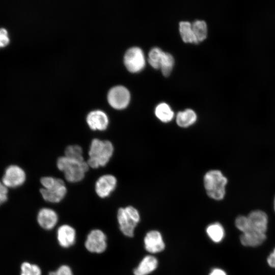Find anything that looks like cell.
<instances>
[{
	"label": "cell",
	"instance_id": "cell-1",
	"mask_svg": "<svg viewBox=\"0 0 275 275\" xmlns=\"http://www.w3.org/2000/svg\"><path fill=\"white\" fill-rule=\"evenodd\" d=\"M113 152L114 147L111 142L93 139L89 151V158L87 161L89 167L96 169L105 166L112 156Z\"/></svg>",
	"mask_w": 275,
	"mask_h": 275
},
{
	"label": "cell",
	"instance_id": "cell-2",
	"mask_svg": "<svg viewBox=\"0 0 275 275\" xmlns=\"http://www.w3.org/2000/svg\"><path fill=\"white\" fill-rule=\"evenodd\" d=\"M227 178L218 170H211L204 176L203 184L207 195L211 199L223 200L226 193Z\"/></svg>",
	"mask_w": 275,
	"mask_h": 275
},
{
	"label": "cell",
	"instance_id": "cell-3",
	"mask_svg": "<svg viewBox=\"0 0 275 275\" xmlns=\"http://www.w3.org/2000/svg\"><path fill=\"white\" fill-rule=\"evenodd\" d=\"M57 166L59 170L64 172L65 179L70 182L82 180L89 167L84 161L73 160L65 156L58 159Z\"/></svg>",
	"mask_w": 275,
	"mask_h": 275
},
{
	"label": "cell",
	"instance_id": "cell-4",
	"mask_svg": "<svg viewBox=\"0 0 275 275\" xmlns=\"http://www.w3.org/2000/svg\"><path fill=\"white\" fill-rule=\"evenodd\" d=\"M117 219L122 233L127 237H133L134 229L140 221L138 210L131 206L120 208L117 212Z\"/></svg>",
	"mask_w": 275,
	"mask_h": 275
},
{
	"label": "cell",
	"instance_id": "cell-5",
	"mask_svg": "<svg viewBox=\"0 0 275 275\" xmlns=\"http://www.w3.org/2000/svg\"><path fill=\"white\" fill-rule=\"evenodd\" d=\"M40 193L45 201L58 203L65 197L67 188L61 179L54 178L47 186L40 189Z\"/></svg>",
	"mask_w": 275,
	"mask_h": 275
},
{
	"label": "cell",
	"instance_id": "cell-6",
	"mask_svg": "<svg viewBox=\"0 0 275 275\" xmlns=\"http://www.w3.org/2000/svg\"><path fill=\"white\" fill-rule=\"evenodd\" d=\"M145 58L142 50L138 47L127 49L124 57V63L127 69L133 73L141 71L145 66Z\"/></svg>",
	"mask_w": 275,
	"mask_h": 275
},
{
	"label": "cell",
	"instance_id": "cell-7",
	"mask_svg": "<svg viewBox=\"0 0 275 275\" xmlns=\"http://www.w3.org/2000/svg\"><path fill=\"white\" fill-rule=\"evenodd\" d=\"M130 94L128 90L121 85L112 87L107 94V100L110 105L117 109L126 107L130 101Z\"/></svg>",
	"mask_w": 275,
	"mask_h": 275
},
{
	"label": "cell",
	"instance_id": "cell-8",
	"mask_svg": "<svg viewBox=\"0 0 275 275\" xmlns=\"http://www.w3.org/2000/svg\"><path fill=\"white\" fill-rule=\"evenodd\" d=\"M85 245L90 252L101 253L107 247L106 235L100 230H93L88 235Z\"/></svg>",
	"mask_w": 275,
	"mask_h": 275
},
{
	"label": "cell",
	"instance_id": "cell-9",
	"mask_svg": "<svg viewBox=\"0 0 275 275\" xmlns=\"http://www.w3.org/2000/svg\"><path fill=\"white\" fill-rule=\"evenodd\" d=\"M247 218L248 229L245 232L253 231L265 233L268 224V217L265 212L260 210H254L249 214Z\"/></svg>",
	"mask_w": 275,
	"mask_h": 275
},
{
	"label": "cell",
	"instance_id": "cell-10",
	"mask_svg": "<svg viewBox=\"0 0 275 275\" xmlns=\"http://www.w3.org/2000/svg\"><path fill=\"white\" fill-rule=\"evenodd\" d=\"M24 171L17 166H10L6 170L2 183L8 187H16L22 185L25 180Z\"/></svg>",
	"mask_w": 275,
	"mask_h": 275
},
{
	"label": "cell",
	"instance_id": "cell-11",
	"mask_svg": "<svg viewBox=\"0 0 275 275\" xmlns=\"http://www.w3.org/2000/svg\"><path fill=\"white\" fill-rule=\"evenodd\" d=\"M144 242L146 250L152 254L161 252L165 249L162 235L157 230L148 232L144 237Z\"/></svg>",
	"mask_w": 275,
	"mask_h": 275
},
{
	"label": "cell",
	"instance_id": "cell-12",
	"mask_svg": "<svg viewBox=\"0 0 275 275\" xmlns=\"http://www.w3.org/2000/svg\"><path fill=\"white\" fill-rule=\"evenodd\" d=\"M116 186L117 179L114 176L104 175L99 177L96 182V193L99 197L104 198L110 195Z\"/></svg>",
	"mask_w": 275,
	"mask_h": 275
},
{
	"label": "cell",
	"instance_id": "cell-13",
	"mask_svg": "<svg viewBox=\"0 0 275 275\" xmlns=\"http://www.w3.org/2000/svg\"><path fill=\"white\" fill-rule=\"evenodd\" d=\"M87 123L89 127L94 130H104L108 125L107 115L101 110H94L87 115Z\"/></svg>",
	"mask_w": 275,
	"mask_h": 275
},
{
	"label": "cell",
	"instance_id": "cell-14",
	"mask_svg": "<svg viewBox=\"0 0 275 275\" xmlns=\"http://www.w3.org/2000/svg\"><path fill=\"white\" fill-rule=\"evenodd\" d=\"M57 239L61 246L65 248H69L75 243V230L69 225H63L57 230Z\"/></svg>",
	"mask_w": 275,
	"mask_h": 275
},
{
	"label": "cell",
	"instance_id": "cell-15",
	"mask_svg": "<svg viewBox=\"0 0 275 275\" xmlns=\"http://www.w3.org/2000/svg\"><path fill=\"white\" fill-rule=\"evenodd\" d=\"M58 221V214L50 208H43L38 212V223L44 229L50 230L52 229L57 224Z\"/></svg>",
	"mask_w": 275,
	"mask_h": 275
},
{
	"label": "cell",
	"instance_id": "cell-16",
	"mask_svg": "<svg viewBox=\"0 0 275 275\" xmlns=\"http://www.w3.org/2000/svg\"><path fill=\"white\" fill-rule=\"evenodd\" d=\"M158 260L152 255L145 256L138 266L133 270L134 275H148L157 267Z\"/></svg>",
	"mask_w": 275,
	"mask_h": 275
},
{
	"label": "cell",
	"instance_id": "cell-17",
	"mask_svg": "<svg viewBox=\"0 0 275 275\" xmlns=\"http://www.w3.org/2000/svg\"><path fill=\"white\" fill-rule=\"evenodd\" d=\"M265 233L248 231L243 233L240 237V242L246 246H256L260 245L266 239Z\"/></svg>",
	"mask_w": 275,
	"mask_h": 275
},
{
	"label": "cell",
	"instance_id": "cell-18",
	"mask_svg": "<svg viewBox=\"0 0 275 275\" xmlns=\"http://www.w3.org/2000/svg\"><path fill=\"white\" fill-rule=\"evenodd\" d=\"M197 120L196 113L194 110L189 108L179 112L176 118L177 124L182 128H187L193 125Z\"/></svg>",
	"mask_w": 275,
	"mask_h": 275
},
{
	"label": "cell",
	"instance_id": "cell-19",
	"mask_svg": "<svg viewBox=\"0 0 275 275\" xmlns=\"http://www.w3.org/2000/svg\"><path fill=\"white\" fill-rule=\"evenodd\" d=\"M155 115L157 118L163 123H168L174 117V112L166 103L162 102L158 104L155 108Z\"/></svg>",
	"mask_w": 275,
	"mask_h": 275
},
{
	"label": "cell",
	"instance_id": "cell-20",
	"mask_svg": "<svg viewBox=\"0 0 275 275\" xmlns=\"http://www.w3.org/2000/svg\"><path fill=\"white\" fill-rule=\"evenodd\" d=\"M206 234L214 242H221L225 236V230L223 226L218 222L209 224L206 229Z\"/></svg>",
	"mask_w": 275,
	"mask_h": 275
},
{
	"label": "cell",
	"instance_id": "cell-21",
	"mask_svg": "<svg viewBox=\"0 0 275 275\" xmlns=\"http://www.w3.org/2000/svg\"><path fill=\"white\" fill-rule=\"evenodd\" d=\"M179 32L183 41L186 43H198L193 32L191 24L188 21L179 23Z\"/></svg>",
	"mask_w": 275,
	"mask_h": 275
},
{
	"label": "cell",
	"instance_id": "cell-22",
	"mask_svg": "<svg viewBox=\"0 0 275 275\" xmlns=\"http://www.w3.org/2000/svg\"><path fill=\"white\" fill-rule=\"evenodd\" d=\"M191 26L198 42L203 41L206 38L207 27L206 23L204 21L196 20L191 24Z\"/></svg>",
	"mask_w": 275,
	"mask_h": 275
},
{
	"label": "cell",
	"instance_id": "cell-23",
	"mask_svg": "<svg viewBox=\"0 0 275 275\" xmlns=\"http://www.w3.org/2000/svg\"><path fill=\"white\" fill-rule=\"evenodd\" d=\"M174 64V60L173 57L170 53L164 52L161 59L160 68L164 76H168L170 74Z\"/></svg>",
	"mask_w": 275,
	"mask_h": 275
},
{
	"label": "cell",
	"instance_id": "cell-24",
	"mask_svg": "<svg viewBox=\"0 0 275 275\" xmlns=\"http://www.w3.org/2000/svg\"><path fill=\"white\" fill-rule=\"evenodd\" d=\"M163 51L158 47H154L150 50L148 54V62L154 69L160 68V63Z\"/></svg>",
	"mask_w": 275,
	"mask_h": 275
},
{
	"label": "cell",
	"instance_id": "cell-25",
	"mask_svg": "<svg viewBox=\"0 0 275 275\" xmlns=\"http://www.w3.org/2000/svg\"><path fill=\"white\" fill-rule=\"evenodd\" d=\"M65 156L73 160L82 161L84 160L82 150L78 145H70L65 150Z\"/></svg>",
	"mask_w": 275,
	"mask_h": 275
},
{
	"label": "cell",
	"instance_id": "cell-26",
	"mask_svg": "<svg viewBox=\"0 0 275 275\" xmlns=\"http://www.w3.org/2000/svg\"><path fill=\"white\" fill-rule=\"evenodd\" d=\"M21 275H41L40 267L36 264L24 262L21 266Z\"/></svg>",
	"mask_w": 275,
	"mask_h": 275
},
{
	"label": "cell",
	"instance_id": "cell-27",
	"mask_svg": "<svg viewBox=\"0 0 275 275\" xmlns=\"http://www.w3.org/2000/svg\"><path fill=\"white\" fill-rule=\"evenodd\" d=\"M235 225L237 228L242 233L245 232L248 229L247 216L239 215L235 219Z\"/></svg>",
	"mask_w": 275,
	"mask_h": 275
},
{
	"label": "cell",
	"instance_id": "cell-28",
	"mask_svg": "<svg viewBox=\"0 0 275 275\" xmlns=\"http://www.w3.org/2000/svg\"><path fill=\"white\" fill-rule=\"evenodd\" d=\"M48 275H73V273L69 266L63 265L56 271L49 272Z\"/></svg>",
	"mask_w": 275,
	"mask_h": 275
},
{
	"label": "cell",
	"instance_id": "cell-29",
	"mask_svg": "<svg viewBox=\"0 0 275 275\" xmlns=\"http://www.w3.org/2000/svg\"><path fill=\"white\" fill-rule=\"evenodd\" d=\"M9 42L10 39L7 31L4 28L0 29V47L6 46Z\"/></svg>",
	"mask_w": 275,
	"mask_h": 275
},
{
	"label": "cell",
	"instance_id": "cell-30",
	"mask_svg": "<svg viewBox=\"0 0 275 275\" xmlns=\"http://www.w3.org/2000/svg\"><path fill=\"white\" fill-rule=\"evenodd\" d=\"M7 187L0 181V205L7 200Z\"/></svg>",
	"mask_w": 275,
	"mask_h": 275
},
{
	"label": "cell",
	"instance_id": "cell-31",
	"mask_svg": "<svg viewBox=\"0 0 275 275\" xmlns=\"http://www.w3.org/2000/svg\"><path fill=\"white\" fill-rule=\"evenodd\" d=\"M267 263L270 266L275 268V248L267 258Z\"/></svg>",
	"mask_w": 275,
	"mask_h": 275
},
{
	"label": "cell",
	"instance_id": "cell-32",
	"mask_svg": "<svg viewBox=\"0 0 275 275\" xmlns=\"http://www.w3.org/2000/svg\"><path fill=\"white\" fill-rule=\"evenodd\" d=\"M209 275H227V273L224 270L215 268L211 270Z\"/></svg>",
	"mask_w": 275,
	"mask_h": 275
},
{
	"label": "cell",
	"instance_id": "cell-33",
	"mask_svg": "<svg viewBox=\"0 0 275 275\" xmlns=\"http://www.w3.org/2000/svg\"><path fill=\"white\" fill-rule=\"evenodd\" d=\"M273 208L275 211V196H274V201H273Z\"/></svg>",
	"mask_w": 275,
	"mask_h": 275
}]
</instances>
